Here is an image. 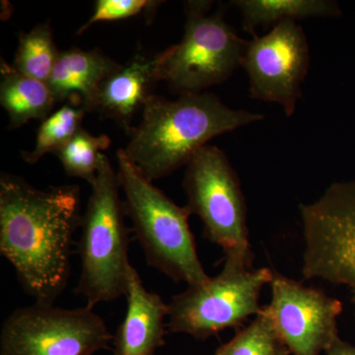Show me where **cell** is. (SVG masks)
<instances>
[{
    "instance_id": "6da1fadb",
    "label": "cell",
    "mask_w": 355,
    "mask_h": 355,
    "mask_svg": "<svg viewBox=\"0 0 355 355\" xmlns=\"http://www.w3.org/2000/svg\"><path fill=\"white\" fill-rule=\"evenodd\" d=\"M81 218L76 184L40 190L24 178L0 176V254L35 302L53 304L67 288Z\"/></svg>"
},
{
    "instance_id": "7a4b0ae2",
    "label": "cell",
    "mask_w": 355,
    "mask_h": 355,
    "mask_svg": "<svg viewBox=\"0 0 355 355\" xmlns=\"http://www.w3.org/2000/svg\"><path fill=\"white\" fill-rule=\"evenodd\" d=\"M265 120V114L229 108L217 96L202 92L177 100L150 96L139 127L130 130L123 153L150 182L188 165L210 140Z\"/></svg>"
},
{
    "instance_id": "3957f363",
    "label": "cell",
    "mask_w": 355,
    "mask_h": 355,
    "mask_svg": "<svg viewBox=\"0 0 355 355\" xmlns=\"http://www.w3.org/2000/svg\"><path fill=\"white\" fill-rule=\"evenodd\" d=\"M116 160L125 214L148 266L188 286L209 279L189 224L188 207H179L156 188L128 160L123 148L116 153Z\"/></svg>"
},
{
    "instance_id": "277c9868",
    "label": "cell",
    "mask_w": 355,
    "mask_h": 355,
    "mask_svg": "<svg viewBox=\"0 0 355 355\" xmlns=\"http://www.w3.org/2000/svg\"><path fill=\"white\" fill-rule=\"evenodd\" d=\"M120 181L109 158L102 154L95 183L80 223L78 253L80 275L76 293L94 308L127 293L130 230L125 205L120 198Z\"/></svg>"
},
{
    "instance_id": "5b68a950",
    "label": "cell",
    "mask_w": 355,
    "mask_h": 355,
    "mask_svg": "<svg viewBox=\"0 0 355 355\" xmlns=\"http://www.w3.org/2000/svg\"><path fill=\"white\" fill-rule=\"evenodd\" d=\"M211 1L186 2V25L180 43L155 57V76L174 92L198 94L223 83L241 67L248 41L226 22Z\"/></svg>"
},
{
    "instance_id": "8992f818",
    "label": "cell",
    "mask_w": 355,
    "mask_h": 355,
    "mask_svg": "<svg viewBox=\"0 0 355 355\" xmlns=\"http://www.w3.org/2000/svg\"><path fill=\"white\" fill-rule=\"evenodd\" d=\"M272 275L270 268H254L253 263L243 259L224 258L216 277L173 296L168 304V330L207 340L227 329L244 328L250 318L261 312V291Z\"/></svg>"
},
{
    "instance_id": "52a82bcc",
    "label": "cell",
    "mask_w": 355,
    "mask_h": 355,
    "mask_svg": "<svg viewBox=\"0 0 355 355\" xmlns=\"http://www.w3.org/2000/svg\"><path fill=\"white\" fill-rule=\"evenodd\" d=\"M183 187L186 207L200 217L205 237L223 250L224 258L253 263L246 202L226 154L218 147L203 146L187 165Z\"/></svg>"
},
{
    "instance_id": "ba28073f",
    "label": "cell",
    "mask_w": 355,
    "mask_h": 355,
    "mask_svg": "<svg viewBox=\"0 0 355 355\" xmlns=\"http://www.w3.org/2000/svg\"><path fill=\"white\" fill-rule=\"evenodd\" d=\"M304 279L347 286L355 317V182L331 184L318 200L299 207Z\"/></svg>"
},
{
    "instance_id": "9c48e42d",
    "label": "cell",
    "mask_w": 355,
    "mask_h": 355,
    "mask_svg": "<svg viewBox=\"0 0 355 355\" xmlns=\"http://www.w3.org/2000/svg\"><path fill=\"white\" fill-rule=\"evenodd\" d=\"M112 340L103 318L87 305L65 309L35 302L6 318L0 355H95Z\"/></svg>"
},
{
    "instance_id": "30bf717a",
    "label": "cell",
    "mask_w": 355,
    "mask_h": 355,
    "mask_svg": "<svg viewBox=\"0 0 355 355\" xmlns=\"http://www.w3.org/2000/svg\"><path fill=\"white\" fill-rule=\"evenodd\" d=\"M309 44L296 21L273 26L263 36L248 41L241 67L249 78L252 99L277 103L286 116L295 113L309 69Z\"/></svg>"
},
{
    "instance_id": "8fae6325",
    "label": "cell",
    "mask_w": 355,
    "mask_h": 355,
    "mask_svg": "<svg viewBox=\"0 0 355 355\" xmlns=\"http://www.w3.org/2000/svg\"><path fill=\"white\" fill-rule=\"evenodd\" d=\"M266 314L292 355H320L338 340L343 304L324 291L273 270Z\"/></svg>"
},
{
    "instance_id": "7c38bea8",
    "label": "cell",
    "mask_w": 355,
    "mask_h": 355,
    "mask_svg": "<svg viewBox=\"0 0 355 355\" xmlns=\"http://www.w3.org/2000/svg\"><path fill=\"white\" fill-rule=\"evenodd\" d=\"M127 312L114 336L113 355H155L165 345L168 304L147 291L133 266L128 272Z\"/></svg>"
},
{
    "instance_id": "4fadbf2b",
    "label": "cell",
    "mask_w": 355,
    "mask_h": 355,
    "mask_svg": "<svg viewBox=\"0 0 355 355\" xmlns=\"http://www.w3.org/2000/svg\"><path fill=\"white\" fill-rule=\"evenodd\" d=\"M121 67L99 49L72 48L60 51L48 84L57 103L67 102L91 112L101 84Z\"/></svg>"
},
{
    "instance_id": "5bb4252c",
    "label": "cell",
    "mask_w": 355,
    "mask_h": 355,
    "mask_svg": "<svg viewBox=\"0 0 355 355\" xmlns=\"http://www.w3.org/2000/svg\"><path fill=\"white\" fill-rule=\"evenodd\" d=\"M155 83V58L148 60L137 53L127 65L101 84L91 112H98L116 121L130 132L133 116L144 109L153 96L150 90Z\"/></svg>"
},
{
    "instance_id": "9a60e30c",
    "label": "cell",
    "mask_w": 355,
    "mask_h": 355,
    "mask_svg": "<svg viewBox=\"0 0 355 355\" xmlns=\"http://www.w3.org/2000/svg\"><path fill=\"white\" fill-rule=\"evenodd\" d=\"M0 103L9 116V128L15 130L31 120H44L55 106L49 84L26 76L1 60Z\"/></svg>"
},
{
    "instance_id": "2e32d148",
    "label": "cell",
    "mask_w": 355,
    "mask_h": 355,
    "mask_svg": "<svg viewBox=\"0 0 355 355\" xmlns=\"http://www.w3.org/2000/svg\"><path fill=\"white\" fill-rule=\"evenodd\" d=\"M232 4L241 12L243 29L254 36V29L261 26L342 14L340 6L328 0H237Z\"/></svg>"
},
{
    "instance_id": "e0dca14e",
    "label": "cell",
    "mask_w": 355,
    "mask_h": 355,
    "mask_svg": "<svg viewBox=\"0 0 355 355\" xmlns=\"http://www.w3.org/2000/svg\"><path fill=\"white\" fill-rule=\"evenodd\" d=\"M58 53L48 21L37 25L31 31L21 33L12 67L21 74L48 83Z\"/></svg>"
},
{
    "instance_id": "ac0fdd59",
    "label": "cell",
    "mask_w": 355,
    "mask_h": 355,
    "mask_svg": "<svg viewBox=\"0 0 355 355\" xmlns=\"http://www.w3.org/2000/svg\"><path fill=\"white\" fill-rule=\"evenodd\" d=\"M85 109L65 104L49 114L40 125L36 144L31 151H22V157L29 164H35L46 153L55 154L64 148L83 130Z\"/></svg>"
},
{
    "instance_id": "d6986e66",
    "label": "cell",
    "mask_w": 355,
    "mask_h": 355,
    "mask_svg": "<svg viewBox=\"0 0 355 355\" xmlns=\"http://www.w3.org/2000/svg\"><path fill=\"white\" fill-rule=\"evenodd\" d=\"M212 355H291L265 309Z\"/></svg>"
},
{
    "instance_id": "ffe728a7",
    "label": "cell",
    "mask_w": 355,
    "mask_h": 355,
    "mask_svg": "<svg viewBox=\"0 0 355 355\" xmlns=\"http://www.w3.org/2000/svg\"><path fill=\"white\" fill-rule=\"evenodd\" d=\"M110 146L111 139L108 135H93L83 128L55 155L67 175L84 180L92 186L97 177L102 151Z\"/></svg>"
},
{
    "instance_id": "44dd1931",
    "label": "cell",
    "mask_w": 355,
    "mask_h": 355,
    "mask_svg": "<svg viewBox=\"0 0 355 355\" xmlns=\"http://www.w3.org/2000/svg\"><path fill=\"white\" fill-rule=\"evenodd\" d=\"M160 3V1L148 0H98L92 16L79 28L76 35L83 34L97 23L128 19L146 11H153Z\"/></svg>"
},
{
    "instance_id": "7402d4cb",
    "label": "cell",
    "mask_w": 355,
    "mask_h": 355,
    "mask_svg": "<svg viewBox=\"0 0 355 355\" xmlns=\"http://www.w3.org/2000/svg\"><path fill=\"white\" fill-rule=\"evenodd\" d=\"M326 355H355V345L338 338L324 350Z\"/></svg>"
}]
</instances>
